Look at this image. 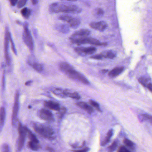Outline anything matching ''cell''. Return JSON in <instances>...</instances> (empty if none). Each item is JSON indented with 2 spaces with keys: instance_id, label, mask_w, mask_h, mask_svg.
Instances as JSON below:
<instances>
[{
  "instance_id": "6da1fadb",
  "label": "cell",
  "mask_w": 152,
  "mask_h": 152,
  "mask_svg": "<svg viewBox=\"0 0 152 152\" xmlns=\"http://www.w3.org/2000/svg\"><path fill=\"white\" fill-rule=\"evenodd\" d=\"M49 10L53 14L63 12L67 14H78L81 12L82 9L75 5L62 2H56L50 6Z\"/></svg>"
},
{
  "instance_id": "7a4b0ae2",
  "label": "cell",
  "mask_w": 152,
  "mask_h": 152,
  "mask_svg": "<svg viewBox=\"0 0 152 152\" xmlns=\"http://www.w3.org/2000/svg\"><path fill=\"white\" fill-rule=\"evenodd\" d=\"M60 69L66 74L70 78L74 80H78L85 84L89 83L88 80L81 74L74 70L73 67L66 63H62L59 65Z\"/></svg>"
},
{
  "instance_id": "3957f363",
  "label": "cell",
  "mask_w": 152,
  "mask_h": 152,
  "mask_svg": "<svg viewBox=\"0 0 152 152\" xmlns=\"http://www.w3.org/2000/svg\"><path fill=\"white\" fill-rule=\"evenodd\" d=\"M33 128L36 133L44 138L50 140H53L56 138L54 129L51 126L48 124L35 123L33 124Z\"/></svg>"
},
{
  "instance_id": "277c9868",
  "label": "cell",
  "mask_w": 152,
  "mask_h": 152,
  "mask_svg": "<svg viewBox=\"0 0 152 152\" xmlns=\"http://www.w3.org/2000/svg\"><path fill=\"white\" fill-rule=\"evenodd\" d=\"M24 31L23 34V39L24 42L31 51H33L34 44L32 36L29 29L28 24L26 23L24 24Z\"/></svg>"
},
{
  "instance_id": "5b68a950",
  "label": "cell",
  "mask_w": 152,
  "mask_h": 152,
  "mask_svg": "<svg viewBox=\"0 0 152 152\" xmlns=\"http://www.w3.org/2000/svg\"><path fill=\"white\" fill-rule=\"evenodd\" d=\"M18 133L19 137L16 144L17 151H21L25 145L26 137V132L25 127L23 126L21 123H19L18 125Z\"/></svg>"
},
{
  "instance_id": "8992f818",
  "label": "cell",
  "mask_w": 152,
  "mask_h": 152,
  "mask_svg": "<svg viewBox=\"0 0 152 152\" xmlns=\"http://www.w3.org/2000/svg\"><path fill=\"white\" fill-rule=\"evenodd\" d=\"M72 42L73 44H75L77 45L89 44L95 45V46H106L107 45V43H103V42H100L99 41L96 39L88 37H84L82 39L76 40L73 41Z\"/></svg>"
},
{
  "instance_id": "52a82bcc",
  "label": "cell",
  "mask_w": 152,
  "mask_h": 152,
  "mask_svg": "<svg viewBox=\"0 0 152 152\" xmlns=\"http://www.w3.org/2000/svg\"><path fill=\"white\" fill-rule=\"evenodd\" d=\"M19 109V92L17 91L15 96V102L13 108L12 115V123L13 126H15L18 121V114Z\"/></svg>"
},
{
  "instance_id": "ba28073f",
  "label": "cell",
  "mask_w": 152,
  "mask_h": 152,
  "mask_svg": "<svg viewBox=\"0 0 152 152\" xmlns=\"http://www.w3.org/2000/svg\"><path fill=\"white\" fill-rule=\"evenodd\" d=\"M9 30L8 27H7L5 31V41H4V51H5V57L6 58L7 64L10 66L11 64V58L9 51Z\"/></svg>"
},
{
  "instance_id": "9c48e42d",
  "label": "cell",
  "mask_w": 152,
  "mask_h": 152,
  "mask_svg": "<svg viewBox=\"0 0 152 152\" xmlns=\"http://www.w3.org/2000/svg\"><path fill=\"white\" fill-rule=\"evenodd\" d=\"M38 116L40 118L50 122L54 121V118L52 113L48 109H41L38 112Z\"/></svg>"
},
{
  "instance_id": "30bf717a",
  "label": "cell",
  "mask_w": 152,
  "mask_h": 152,
  "mask_svg": "<svg viewBox=\"0 0 152 152\" xmlns=\"http://www.w3.org/2000/svg\"><path fill=\"white\" fill-rule=\"evenodd\" d=\"M90 31L86 29H82L75 32L70 37L71 41L76 40L84 37H88L90 34Z\"/></svg>"
},
{
  "instance_id": "8fae6325",
  "label": "cell",
  "mask_w": 152,
  "mask_h": 152,
  "mask_svg": "<svg viewBox=\"0 0 152 152\" xmlns=\"http://www.w3.org/2000/svg\"><path fill=\"white\" fill-rule=\"evenodd\" d=\"M75 51L81 56H88L94 54L96 51V49L94 47L88 48H77L75 49Z\"/></svg>"
},
{
  "instance_id": "7c38bea8",
  "label": "cell",
  "mask_w": 152,
  "mask_h": 152,
  "mask_svg": "<svg viewBox=\"0 0 152 152\" xmlns=\"http://www.w3.org/2000/svg\"><path fill=\"white\" fill-rule=\"evenodd\" d=\"M90 26L92 29L98 30L100 31H104L107 27V25L106 22L104 21H100L98 23H92L90 24Z\"/></svg>"
},
{
  "instance_id": "4fadbf2b",
  "label": "cell",
  "mask_w": 152,
  "mask_h": 152,
  "mask_svg": "<svg viewBox=\"0 0 152 152\" xmlns=\"http://www.w3.org/2000/svg\"><path fill=\"white\" fill-rule=\"evenodd\" d=\"M44 105L47 108L55 111H58L60 108V105L58 103L51 100L45 101L44 102Z\"/></svg>"
},
{
  "instance_id": "5bb4252c",
  "label": "cell",
  "mask_w": 152,
  "mask_h": 152,
  "mask_svg": "<svg viewBox=\"0 0 152 152\" xmlns=\"http://www.w3.org/2000/svg\"><path fill=\"white\" fill-rule=\"evenodd\" d=\"M6 117V111L3 107L0 108V132L2 131L5 124Z\"/></svg>"
},
{
  "instance_id": "9a60e30c",
  "label": "cell",
  "mask_w": 152,
  "mask_h": 152,
  "mask_svg": "<svg viewBox=\"0 0 152 152\" xmlns=\"http://www.w3.org/2000/svg\"><path fill=\"white\" fill-rule=\"evenodd\" d=\"M67 23L69 24V27L73 29H76L80 26L81 21L78 18L72 16Z\"/></svg>"
},
{
  "instance_id": "2e32d148",
  "label": "cell",
  "mask_w": 152,
  "mask_h": 152,
  "mask_svg": "<svg viewBox=\"0 0 152 152\" xmlns=\"http://www.w3.org/2000/svg\"><path fill=\"white\" fill-rule=\"evenodd\" d=\"M124 70V67L123 66L115 67L109 72L108 76L111 78H114L121 73Z\"/></svg>"
},
{
  "instance_id": "e0dca14e",
  "label": "cell",
  "mask_w": 152,
  "mask_h": 152,
  "mask_svg": "<svg viewBox=\"0 0 152 152\" xmlns=\"http://www.w3.org/2000/svg\"><path fill=\"white\" fill-rule=\"evenodd\" d=\"M76 105L79 107H81L82 109L88 112V113L91 114L94 112V109L91 107L89 106L87 103L83 102H79L76 103Z\"/></svg>"
},
{
  "instance_id": "ac0fdd59",
  "label": "cell",
  "mask_w": 152,
  "mask_h": 152,
  "mask_svg": "<svg viewBox=\"0 0 152 152\" xmlns=\"http://www.w3.org/2000/svg\"><path fill=\"white\" fill-rule=\"evenodd\" d=\"M55 28L57 31L62 33H68L70 31L69 26L66 25L59 24L55 26Z\"/></svg>"
},
{
  "instance_id": "d6986e66",
  "label": "cell",
  "mask_w": 152,
  "mask_h": 152,
  "mask_svg": "<svg viewBox=\"0 0 152 152\" xmlns=\"http://www.w3.org/2000/svg\"><path fill=\"white\" fill-rule=\"evenodd\" d=\"M29 63L31 64V66L34 70L39 72H41L43 71V67L42 65L40 63H38L35 61H29Z\"/></svg>"
},
{
  "instance_id": "ffe728a7",
  "label": "cell",
  "mask_w": 152,
  "mask_h": 152,
  "mask_svg": "<svg viewBox=\"0 0 152 152\" xmlns=\"http://www.w3.org/2000/svg\"><path fill=\"white\" fill-rule=\"evenodd\" d=\"M28 146L31 150L33 151H38L40 148V145L39 142H35V141H29L28 143Z\"/></svg>"
},
{
  "instance_id": "44dd1931",
  "label": "cell",
  "mask_w": 152,
  "mask_h": 152,
  "mask_svg": "<svg viewBox=\"0 0 152 152\" xmlns=\"http://www.w3.org/2000/svg\"><path fill=\"white\" fill-rule=\"evenodd\" d=\"M101 54L103 56V58H110V59H113L116 56L115 53L114 51H111V50L104 51L103 53H101Z\"/></svg>"
},
{
  "instance_id": "7402d4cb",
  "label": "cell",
  "mask_w": 152,
  "mask_h": 152,
  "mask_svg": "<svg viewBox=\"0 0 152 152\" xmlns=\"http://www.w3.org/2000/svg\"><path fill=\"white\" fill-rule=\"evenodd\" d=\"M25 129L26 131V134L28 135V137L30 138L31 141H35V142H39L38 139L36 137L35 135L28 129L27 127H25Z\"/></svg>"
},
{
  "instance_id": "603a6c76",
  "label": "cell",
  "mask_w": 152,
  "mask_h": 152,
  "mask_svg": "<svg viewBox=\"0 0 152 152\" xmlns=\"http://www.w3.org/2000/svg\"><path fill=\"white\" fill-rule=\"evenodd\" d=\"M21 13L23 17L26 18V19H28L31 16V11L30 9L26 7L24 8L22 10Z\"/></svg>"
},
{
  "instance_id": "cb8c5ba5",
  "label": "cell",
  "mask_w": 152,
  "mask_h": 152,
  "mask_svg": "<svg viewBox=\"0 0 152 152\" xmlns=\"http://www.w3.org/2000/svg\"><path fill=\"white\" fill-rule=\"evenodd\" d=\"M113 131L112 130H110L107 132V135L105 139L103 141L101 145H106L110 141V139H111V137L113 136Z\"/></svg>"
},
{
  "instance_id": "d4e9b609",
  "label": "cell",
  "mask_w": 152,
  "mask_h": 152,
  "mask_svg": "<svg viewBox=\"0 0 152 152\" xmlns=\"http://www.w3.org/2000/svg\"><path fill=\"white\" fill-rule=\"evenodd\" d=\"M53 93L56 96H59L61 97H65L64 95V90L59 88H56L52 91Z\"/></svg>"
},
{
  "instance_id": "484cf974",
  "label": "cell",
  "mask_w": 152,
  "mask_h": 152,
  "mask_svg": "<svg viewBox=\"0 0 152 152\" xmlns=\"http://www.w3.org/2000/svg\"><path fill=\"white\" fill-rule=\"evenodd\" d=\"M9 37L10 41L11 42L12 50H13L14 54L17 56V51L16 49L15 46V43H14L13 39H12V36H11V33H10V31H9Z\"/></svg>"
},
{
  "instance_id": "4316f807",
  "label": "cell",
  "mask_w": 152,
  "mask_h": 152,
  "mask_svg": "<svg viewBox=\"0 0 152 152\" xmlns=\"http://www.w3.org/2000/svg\"><path fill=\"white\" fill-rule=\"evenodd\" d=\"M123 143L126 146L128 147L129 148H131V149H132V148H134V144L132 141H131L129 140L124 139Z\"/></svg>"
},
{
  "instance_id": "83f0119b",
  "label": "cell",
  "mask_w": 152,
  "mask_h": 152,
  "mask_svg": "<svg viewBox=\"0 0 152 152\" xmlns=\"http://www.w3.org/2000/svg\"><path fill=\"white\" fill-rule=\"evenodd\" d=\"M67 97L72 98L74 99H79L80 98V95L76 92H74V93H68Z\"/></svg>"
},
{
  "instance_id": "f1b7e54d",
  "label": "cell",
  "mask_w": 152,
  "mask_h": 152,
  "mask_svg": "<svg viewBox=\"0 0 152 152\" xmlns=\"http://www.w3.org/2000/svg\"><path fill=\"white\" fill-rule=\"evenodd\" d=\"M27 2V0H19L18 1L17 7L18 8L23 7Z\"/></svg>"
},
{
  "instance_id": "f546056e",
  "label": "cell",
  "mask_w": 152,
  "mask_h": 152,
  "mask_svg": "<svg viewBox=\"0 0 152 152\" xmlns=\"http://www.w3.org/2000/svg\"><path fill=\"white\" fill-rule=\"evenodd\" d=\"M89 103L92 106H93V107L96 108L97 110L99 111V112H101V110H100V108H99V104H98L97 102H96V101H93V100H90Z\"/></svg>"
},
{
  "instance_id": "4dcf8cb0",
  "label": "cell",
  "mask_w": 152,
  "mask_h": 152,
  "mask_svg": "<svg viewBox=\"0 0 152 152\" xmlns=\"http://www.w3.org/2000/svg\"><path fill=\"white\" fill-rule=\"evenodd\" d=\"M104 12L101 9H97L95 11V15L96 17H101L104 15Z\"/></svg>"
},
{
  "instance_id": "1f68e13d",
  "label": "cell",
  "mask_w": 152,
  "mask_h": 152,
  "mask_svg": "<svg viewBox=\"0 0 152 152\" xmlns=\"http://www.w3.org/2000/svg\"><path fill=\"white\" fill-rule=\"evenodd\" d=\"M139 81L140 83L142 85L146 87L147 85L148 84V83H148V79H146V78H143V77H141V78L139 80Z\"/></svg>"
},
{
  "instance_id": "d6a6232c",
  "label": "cell",
  "mask_w": 152,
  "mask_h": 152,
  "mask_svg": "<svg viewBox=\"0 0 152 152\" xmlns=\"http://www.w3.org/2000/svg\"><path fill=\"white\" fill-rule=\"evenodd\" d=\"M117 145H118V142H117V141H114V142L112 144V145L108 147V149H109V151H111V152L115 151V150L116 149V148H117Z\"/></svg>"
},
{
  "instance_id": "836d02e7",
  "label": "cell",
  "mask_w": 152,
  "mask_h": 152,
  "mask_svg": "<svg viewBox=\"0 0 152 152\" xmlns=\"http://www.w3.org/2000/svg\"><path fill=\"white\" fill-rule=\"evenodd\" d=\"M58 111L59 112V113H58V116H59V118H61L64 116V114L66 112V109L65 107H62L60 108V109H59Z\"/></svg>"
},
{
  "instance_id": "e575fe53",
  "label": "cell",
  "mask_w": 152,
  "mask_h": 152,
  "mask_svg": "<svg viewBox=\"0 0 152 152\" xmlns=\"http://www.w3.org/2000/svg\"><path fill=\"white\" fill-rule=\"evenodd\" d=\"M1 151L2 152H10L9 146L7 144H4L2 145L1 148Z\"/></svg>"
},
{
  "instance_id": "d590c367",
  "label": "cell",
  "mask_w": 152,
  "mask_h": 152,
  "mask_svg": "<svg viewBox=\"0 0 152 152\" xmlns=\"http://www.w3.org/2000/svg\"><path fill=\"white\" fill-rule=\"evenodd\" d=\"M141 117L143 120H145V121L148 120V121H150V123H152V117L151 115L148 114H142L141 115Z\"/></svg>"
},
{
  "instance_id": "8d00e7d4",
  "label": "cell",
  "mask_w": 152,
  "mask_h": 152,
  "mask_svg": "<svg viewBox=\"0 0 152 152\" xmlns=\"http://www.w3.org/2000/svg\"><path fill=\"white\" fill-rule=\"evenodd\" d=\"M91 58H93V59H98V60H100L103 58V56L101 54L99 55H94L91 57Z\"/></svg>"
},
{
  "instance_id": "74e56055",
  "label": "cell",
  "mask_w": 152,
  "mask_h": 152,
  "mask_svg": "<svg viewBox=\"0 0 152 152\" xmlns=\"http://www.w3.org/2000/svg\"><path fill=\"white\" fill-rule=\"evenodd\" d=\"M118 152H130V150H129V149L126 148H125V147L123 146H121L120 148H119V149L118 150Z\"/></svg>"
},
{
  "instance_id": "f35d334b",
  "label": "cell",
  "mask_w": 152,
  "mask_h": 152,
  "mask_svg": "<svg viewBox=\"0 0 152 152\" xmlns=\"http://www.w3.org/2000/svg\"><path fill=\"white\" fill-rule=\"evenodd\" d=\"M18 0H9L10 2L11 6L14 7L17 4Z\"/></svg>"
},
{
  "instance_id": "ab89813d",
  "label": "cell",
  "mask_w": 152,
  "mask_h": 152,
  "mask_svg": "<svg viewBox=\"0 0 152 152\" xmlns=\"http://www.w3.org/2000/svg\"><path fill=\"white\" fill-rule=\"evenodd\" d=\"M146 87L151 92L152 91V84L151 83H148V84L147 85Z\"/></svg>"
},
{
  "instance_id": "60d3db41",
  "label": "cell",
  "mask_w": 152,
  "mask_h": 152,
  "mask_svg": "<svg viewBox=\"0 0 152 152\" xmlns=\"http://www.w3.org/2000/svg\"><path fill=\"white\" fill-rule=\"evenodd\" d=\"M88 148H85L84 149H81V150H74V151H75V152H87V151H88Z\"/></svg>"
},
{
  "instance_id": "b9f144b4",
  "label": "cell",
  "mask_w": 152,
  "mask_h": 152,
  "mask_svg": "<svg viewBox=\"0 0 152 152\" xmlns=\"http://www.w3.org/2000/svg\"><path fill=\"white\" fill-rule=\"evenodd\" d=\"M33 81L32 80L28 81L26 82L25 83V85L26 86H30L32 83Z\"/></svg>"
},
{
  "instance_id": "7bdbcfd3",
  "label": "cell",
  "mask_w": 152,
  "mask_h": 152,
  "mask_svg": "<svg viewBox=\"0 0 152 152\" xmlns=\"http://www.w3.org/2000/svg\"><path fill=\"white\" fill-rule=\"evenodd\" d=\"M38 1H39V0H32V2L34 5H36L38 3Z\"/></svg>"
},
{
  "instance_id": "ee69618b",
  "label": "cell",
  "mask_w": 152,
  "mask_h": 152,
  "mask_svg": "<svg viewBox=\"0 0 152 152\" xmlns=\"http://www.w3.org/2000/svg\"><path fill=\"white\" fill-rule=\"evenodd\" d=\"M47 150H48V151H50V152H52V151H54V150H53V148H50L48 147L47 148Z\"/></svg>"
},
{
  "instance_id": "f6af8a7d",
  "label": "cell",
  "mask_w": 152,
  "mask_h": 152,
  "mask_svg": "<svg viewBox=\"0 0 152 152\" xmlns=\"http://www.w3.org/2000/svg\"><path fill=\"white\" fill-rule=\"evenodd\" d=\"M62 1H77V0H62Z\"/></svg>"
},
{
  "instance_id": "bcb514c9",
  "label": "cell",
  "mask_w": 152,
  "mask_h": 152,
  "mask_svg": "<svg viewBox=\"0 0 152 152\" xmlns=\"http://www.w3.org/2000/svg\"><path fill=\"white\" fill-rule=\"evenodd\" d=\"M107 72V70H106V71L105 70H102V72H103L104 73L106 72Z\"/></svg>"
}]
</instances>
